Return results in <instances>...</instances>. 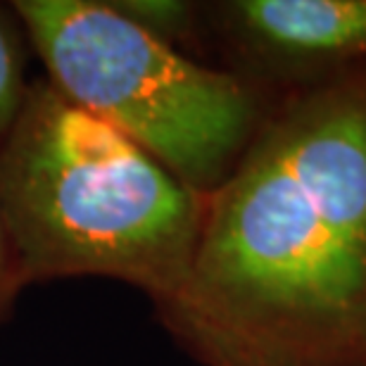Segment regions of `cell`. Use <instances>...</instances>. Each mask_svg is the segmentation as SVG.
I'll use <instances>...</instances> for the list:
<instances>
[{"label": "cell", "mask_w": 366, "mask_h": 366, "mask_svg": "<svg viewBox=\"0 0 366 366\" xmlns=\"http://www.w3.org/2000/svg\"><path fill=\"white\" fill-rule=\"evenodd\" d=\"M24 29L10 7H0V143L10 134L24 105L26 84V50Z\"/></svg>", "instance_id": "5"}, {"label": "cell", "mask_w": 366, "mask_h": 366, "mask_svg": "<svg viewBox=\"0 0 366 366\" xmlns=\"http://www.w3.org/2000/svg\"><path fill=\"white\" fill-rule=\"evenodd\" d=\"M10 7L48 81L202 200L264 119L243 76L190 60L107 0H14Z\"/></svg>", "instance_id": "3"}, {"label": "cell", "mask_w": 366, "mask_h": 366, "mask_svg": "<svg viewBox=\"0 0 366 366\" xmlns=\"http://www.w3.org/2000/svg\"><path fill=\"white\" fill-rule=\"evenodd\" d=\"M155 312L202 366H366V64L259 122Z\"/></svg>", "instance_id": "1"}, {"label": "cell", "mask_w": 366, "mask_h": 366, "mask_svg": "<svg viewBox=\"0 0 366 366\" xmlns=\"http://www.w3.org/2000/svg\"><path fill=\"white\" fill-rule=\"evenodd\" d=\"M204 14L250 69L331 76L366 64V0H224Z\"/></svg>", "instance_id": "4"}, {"label": "cell", "mask_w": 366, "mask_h": 366, "mask_svg": "<svg viewBox=\"0 0 366 366\" xmlns=\"http://www.w3.org/2000/svg\"><path fill=\"white\" fill-rule=\"evenodd\" d=\"M117 12L145 29L155 39L177 48L179 41L193 39L200 29L202 5L186 0H107Z\"/></svg>", "instance_id": "6"}, {"label": "cell", "mask_w": 366, "mask_h": 366, "mask_svg": "<svg viewBox=\"0 0 366 366\" xmlns=\"http://www.w3.org/2000/svg\"><path fill=\"white\" fill-rule=\"evenodd\" d=\"M21 288H24V283H21L17 257H14V247L10 233H7L3 207H0V317L7 312V307Z\"/></svg>", "instance_id": "7"}, {"label": "cell", "mask_w": 366, "mask_h": 366, "mask_svg": "<svg viewBox=\"0 0 366 366\" xmlns=\"http://www.w3.org/2000/svg\"><path fill=\"white\" fill-rule=\"evenodd\" d=\"M204 200L50 81L0 143V207L21 283L117 278L162 305L186 281Z\"/></svg>", "instance_id": "2"}]
</instances>
